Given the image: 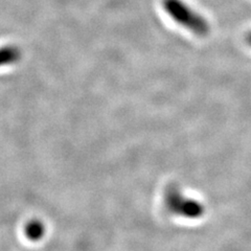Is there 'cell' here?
I'll list each match as a JSON object with an SVG mask.
<instances>
[{
  "mask_svg": "<svg viewBox=\"0 0 251 251\" xmlns=\"http://www.w3.org/2000/svg\"><path fill=\"white\" fill-rule=\"evenodd\" d=\"M21 50L19 47L14 45H6L0 49V67L12 65L21 59Z\"/></svg>",
  "mask_w": 251,
  "mask_h": 251,
  "instance_id": "3957f363",
  "label": "cell"
},
{
  "mask_svg": "<svg viewBox=\"0 0 251 251\" xmlns=\"http://www.w3.org/2000/svg\"><path fill=\"white\" fill-rule=\"evenodd\" d=\"M163 9L178 25L200 37L208 35L210 26L202 15L195 12L182 0H163Z\"/></svg>",
  "mask_w": 251,
  "mask_h": 251,
  "instance_id": "6da1fadb",
  "label": "cell"
},
{
  "mask_svg": "<svg viewBox=\"0 0 251 251\" xmlns=\"http://www.w3.org/2000/svg\"><path fill=\"white\" fill-rule=\"evenodd\" d=\"M247 42H248V44L251 46V33H249L248 36H247Z\"/></svg>",
  "mask_w": 251,
  "mask_h": 251,
  "instance_id": "5b68a950",
  "label": "cell"
},
{
  "mask_svg": "<svg viewBox=\"0 0 251 251\" xmlns=\"http://www.w3.org/2000/svg\"><path fill=\"white\" fill-rule=\"evenodd\" d=\"M164 205L171 213L187 219H198L204 214V206L197 200L187 198L176 185H170L164 193Z\"/></svg>",
  "mask_w": 251,
  "mask_h": 251,
  "instance_id": "7a4b0ae2",
  "label": "cell"
},
{
  "mask_svg": "<svg viewBox=\"0 0 251 251\" xmlns=\"http://www.w3.org/2000/svg\"><path fill=\"white\" fill-rule=\"evenodd\" d=\"M45 233L44 224L38 220H33L30 221L25 227V234L26 237L31 241H39L43 238Z\"/></svg>",
  "mask_w": 251,
  "mask_h": 251,
  "instance_id": "277c9868",
  "label": "cell"
}]
</instances>
